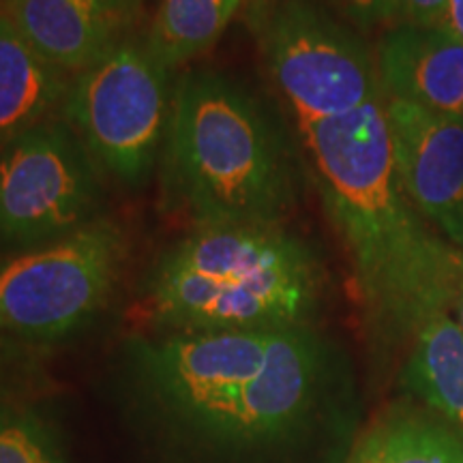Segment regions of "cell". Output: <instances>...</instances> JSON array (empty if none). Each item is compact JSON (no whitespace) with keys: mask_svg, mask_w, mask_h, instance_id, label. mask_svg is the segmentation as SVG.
<instances>
[{"mask_svg":"<svg viewBox=\"0 0 463 463\" xmlns=\"http://www.w3.org/2000/svg\"><path fill=\"white\" fill-rule=\"evenodd\" d=\"M316 326L129 335L114 361L120 419L150 463H283L337 395Z\"/></svg>","mask_w":463,"mask_h":463,"instance_id":"cell-1","label":"cell"},{"mask_svg":"<svg viewBox=\"0 0 463 463\" xmlns=\"http://www.w3.org/2000/svg\"><path fill=\"white\" fill-rule=\"evenodd\" d=\"M328 222L344 242L373 337L414 339L450 314L463 251L408 200L392 157L386 95L292 123Z\"/></svg>","mask_w":463,"mask_h":463,"instance_id":"cell-2","label":"cell"},{"mask_svg":"<svg viewBox=\"0 0 463 463\" xmlns=\"http://www.w3.org/2000/svg\"><path fill=\"white\" fill-rule=\"evenodd\" d=\"M157 178L189 230L286 225L300 183L288 120L241 78L200 67L178 73Z\"/></svg>","mask_w":463,"mask_h":463,"instance_id":"cell-3","label":"cell"},{"mask_svg":"<svg viewBox=\"0 0 463 463\" xmlns=\"http://www.w3.org/2000/svg\"><path fill=\"white\" fill-rule=\"evenodd\" d=\"M320 260L286 225L191 228L155 258L142 281L153 333H230L314 326Z\"/></svg>","mask_w":463,"mask_h":463,"instance_id":"cell-4","label":"cell"},{"mask_svg":"<svg viewBox=\"0 0 463 463\" xmlns=\"http://www.w3.org/2000/svg\"><path fill=\"white\" fill-rule=\"evenodd\" d=\"M131 236L101 215L65 239L0 256V333L43 350L80 337L123 281Z\"/></svg>","mask_w":463,"mask_h":463,"instance_id":"cell-5","label":"cell"},{"mask_svg":"<svg viewBox=\"0 0 463 463\" xmlns=\"http://www.w3.org/2000/svg\"><path fill=\"white\" fill-rule=\"evenodd\" d=\"M178 73L133 34L73 75L62 116L108 178L142 189L157 176Z\"/></svg>","mask_w":463,"mask_h":463,"instance_id":"cell-6","label":"cell"},{"mask_svg":"<svg viewBox=\"0 0 463 463\" xmlns=\"http://www.w3.org/2000/svg\"><path fill=\"white\" fill-rule=\"evenodd\" d=\"M106 178L62 114L22 133L0 150V249L50 245L106 215Z\"/></svg>","mask_w":463,"mask_h":463,"instance_id":"cell-7","label":"cell"},{"mask_svg":"<svg viewBox=\"0 0 463 463\" xmlns=\"http://www.w3.org/2000/svg\"><path fill=\"white\" fill-rule=\"evenodd\" d=\"M260 39L292 123L344 112L384 90L375 52L316 0H277Z\"/></svg>","mask_w":463,"mask_h":463,"instance_id":"cell-8","label":"cell"},{"mask_svg":"<svg viewBox=\"0 0 463 463\" xmlns=\"http://www.w3.org/2000/svg\"><path fill=\"white\" fill-rule=\"evenodd\" d=\"M386 114L405 195L463 251V120L389 95Z\"/></svg>","mask_w":463,"mask_h":463,"instance_id":"cell-9","label":"cell"},{"mask_svg":"<svg viewBox=\"0 0 463 463\" xmlns=\"http://www.w3.org/2000/svg\"><path fill=\"white\" fill-rule=\"evenodd\" d=\"M22 37L45 61L78 75L131 39L142 0H0Z\"/></svg>","mask_w":463,"mask_h":463,"instance_id":"cell-10","label":"cell"},{"mask_svg":"<svg viewBox=\"0 0 463 463\" xmlns=\"http://www.w3.org/2000/svg\"><path fill=\"white\" fill-rule=\"evenodd\" d=\"M375 62L389 97L463 120V42L447 28H391Z\"/></svg>","mask_w":463,"mask_h":463,"instance_id":"cell-11","label":"cell"},{"mask_svg":"<svg viewBox=\"0 0 463 463\" xmlns=\"http://www.w3.org/2000/svg\"><path fill=\"white\" fill-rule=\"evenodd\" d=\"M69 86L71 75L45 61L0 7V150L61 114Z\"/></svg>","mask_w":463,"mask_h":463,"instance_id":"cell-12","label":"cell"},{"mask_svg":"<svg viewBox=\"0 0 463 463\" xmlns=\"http://www.w3.org/2000/svg\"><path fill=\"white\" fill-rule=\"evenodd\" d=\"M403 384L463 433V333L453 316L431 317L414 335Z\"/></svg>","mask_w":463,"mask_h":463,"instance_id":"cell-13","label":"cell"},{"mask_svg":"<svg viewBox=\"0 0 463 463\" xmlns=\"http://www.w3.org/2000/svg\"><path fill=\"white\" fill-rule=\"evenodd\" d=\"M345 463H463V433L436 416L399 408L358 439Z\"/></svg>","mask_w":463,"mask_h":463,"instance_id":"cell-14","label":"cell"},{"mask_svg":"<svg viewBox=\"0 0 463 463\" xmlns=\"http://www.w3.org/2000/svg\"><path fill=\"white\" fill-rule=\"evenodd\" d=\"M247 0H161L150 20L146 48L174 71L215 45Z\"/></svg>","mask_w":463,"mask_h":463,"instance_id":"cell-15","label":"cell"},{"mask_svg":"<svg viewBox=\"0 0 463 463\" xmlns=\"http://www.w3.org/2000/svg\"><path fill=\"white\" fill-rule=\"evenodd\" d=\"M0 463H69L56 427L26 397L0 395Z\"/></svg>","mask_w":463,"mask_h":463,"instance_id":"cell-16","label":"cell"},{"mask_svg":"<svg viewBox=\"0 0 463 463\" xmlns=\"http://www.w3.org/2000/svg\"><path fill=\"white\" fill-rule=\"evenodd\" d=\"M43 350L0 333V395L26 397L43 380Z\"/></svg>","mask_w":463,"mask_h":463,"instance_id":"cell-17","label":"cell"},{"mask_svg":"<svg viewBox=\"0 0 463 463\" xmlns=\"http://www.w3.org/2000/svg\"><path fill=\"white\" fill-rule=\"evenodd\" d=\"M352 24L363 28L378 26L397 15V0H333Z\"/></svg>","mask_w":463,"mask_h":463,"instance_id":"cell-18","label":"cell"},{"mask_svg":"<svg viewBox=\"0 0 463 463\" xmlns=\"http://www.w3.org/2000/svg\"><path fill=\"white\" fill-rule=\"evenodd\" d=\"M449 0H397V15L403 24L420 28H442Z\"/></svg>","mask_w":463,"mask_h":463,"instance_id":"cell-19","label":"cell"},{"mask_svg":"<svg viewBox=\"0 0 463 463\" xmlns=\"http://www.w3.org/2000/svg\"><path fill=\"white\" fill-rule=\"evenodd\" d=\"M277 0H247L245 3V14H247V24L253 28V33H262V28L269 20L270 11H273Z\"/></svg>","mask_w":463,"mask_h":463,"instance_id":"cell-20","label":"cell"},{"mask_svg":"<svg viewBox=\"0 0 463 463\" xmlns=\"http://www.w3.org/2000/svg\"><path fill=\"white\" fill-rule=\"evenodd\" d=\"M442 28H447L450 34L463 42V0H449L447 20H444Z\"/></svg>","mask_w":463,"mask_h":463,"instance_id":"cell-21","label":"cell"},{"mask_svg":"<svg viewBox=\"0 0 463 463\" xmlns=\"http://www.w3.org/2000/svg\"><path fill=\"white\" fill-rule=\"evenodd\" d=\"M450 316H455V322L459 324V328L463 333V264H461L459 281H457V292H455V300H453V309H450Z\"/></svg>","mask_w":463,"mask_h":463,"instance_id":"cell-22","label":"cell"}]
</instances>
